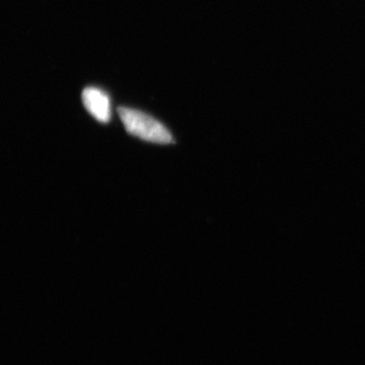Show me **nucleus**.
I'll return each instance as SVG.
<instances>
[{
    "mask_svg": "<svg viewBox=\"0 0 365 365\" xmlns=\"http://www.w3.org/2000/svg\"><path fill=\"white\" fill-rule=\"evenodd\" d=\"M120 119L125 129L131 135L138 137L148 143L170 144L173 143V136L165 125L155 118L130 108L118 109Z\"/></svg>",
    "mask_w": 365,
    "mask_h": 365,
    "instance_id": "f257e3e1",
    "label": "nucleus"
},
{
    "mask_svg": "<svg viewBox=\"0 0 365 365\" xmlns=\"http://www.w3.org/2000/svg\"><path fill=\"white\" fill-rule=\"evenodd\" d=\"M83 103L91 116L101 123H108L111 119V101L106 91L93 86L86 88L83 91Z\"/></svg>",
    "mask_w": 365,
    "mask_h": 365,
    "instance_id": "f03ea898",
    "label": "nucleus"
}]
</instances>
